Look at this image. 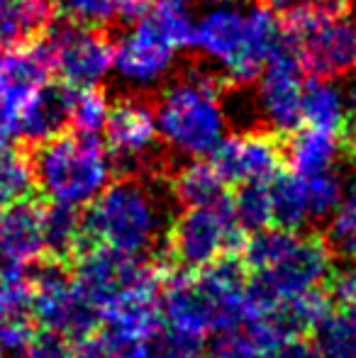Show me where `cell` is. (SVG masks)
<instances>
[{"instance_id":"cell-21","label":"cell","mask_w":356,"mask_h":358,"mask_svg":"<svg viewBox=\"0 0 356 358\" xmlns=\"http://www.w3.org/2000/svg\"><path fill=\"white\" fill-rule=\"evenodd\" d=\"M227 205L232 210L234 222L244 234H252L264 227L273 224L271 215V195L269 183H242L234 193H229Z\"/></svg>"},{"instance_id":"cell-13","label":"cell","mask_w":356,"mask_h":358,"mask_svg":"<svg viewBox=\"0 0 356 358\" xmlns=\"http://www.w3.org/2000/svg\"><path fill=\"white\" fill-rule=\"evenodd\" d=\"M178 49L142 15L122 37L113 42V69L120 78L137 88L159 83L173 69Z\"/></svg>"},{"instance_id":"cell-1","label":"cell","mask_w":356,"mask_h":358,"mask_svg":"<svg viewBox=\"0 0 356 358\" xmlns=\"http://www.w3.org/2000/svg\"><path fill=\"white\" fill-rule=\"evenodd\" d=\"M169 185L157 173H124L81 213L86 246H105L132 259H149L164 244L169 222Z\"/></svg>"},{"instance_id":"cell-20","label":"cell","mask_w":356,"mask_h":358,"mask_svg":"<svg viewBox=\"0 0 356 358\" xmlns=\"http://www.w3.org/2000/svg\"><path fill=\"white\" fill-rule=\"evenodd\" d=\"M271 195V215L276 227L285 229H303L310 224V205H308V188L305 178L293 171H280L269 180Z\"/></svg>"},{"instance_id":"cell-31","label":"cell","mask_w":356,"mask_h":358,"mask_svg":"<svg viewBox=\"0 0 356 358\" xmlns=\"http://www.w3.org/2000/svg\"><path fill=\"white\" fill-rule=\"evenodd\" d=\"M157 3H159V0H157ZM178 3H190V0H178Z\"/></svg>"},{"instance_id":"cell-12","label":"cell","mask_w":356,"mask_h":358,"mask_svg":"<svg viewBox=\"0 0 356 358\" xmlns=\"http://www.w3.org/2000/svg\"><path fill=\"white\" fill-rule=\"evenodd\" d=\"M210 156L229 185L269 183L285 166V137L266 127H247L229 137L225 134Z\"/></svg>"},{"instance_id":"cell-28","label":"cell","mask_w":356,"mask_h":358,"mask_svg":"<svg viewBox=\"0 0 356 358\" xmlns=\"http://www.w3.org/2000/svg\"><path fill=\"white\" fill-rule=\"evenodd\" d=\"M20 358H76V341L49 329H34Z\"/></svg>"},{"instance_id":"cell-8","label":"cell","mask_w":356,"mask_h":358,"mask_svg":"<svg viewBox=\"0 0 356 358\" xmlns=\"http://www.w3.org/2000/svg\"><path fill=\"white\" fill-rule=\"evenodd\" d=\"M285 39L313 78L337 80L356 73V17L342 13L310 15L285 24Z\"/></svg>"},{"instance_id":"cell-19","label":"cell","mask_w":356,"mask_h":358,"mask_svg":"<svg viewBox=\"0 0 356 358\" xmlns=\"http://www.w3.org/2000/svg\"><path fill=\"white\" fill-rule=\"evenodd\" d=\"M300 110H303V124L342 137L349 120L347 95L332 80L310 76V80H305L303 85V108Z\"/></svg>"},{"instance_id":"cell-14","label":"cell","mask_w":356,"mask_h":358,"mask_svg":"<svg viewBox=\"0 0 356 358\" xmlns=\"http://www.w3.org/2000/svg\"><path fill=\"white\" fill-rule=\"evenodd\" d=\"M73 90L64 80L42 83L17 115L20 144L34 146L71 129V105Z\"/></svg>"},{"instance_id":"cell-5","label":"cell","mask_w":356,"mask_h":358,"mask_svg":"<svg viewBox=\"0 0 356 358\" xmlns=\"http://www.w3.org/2000/svg\"><path fill=\"white\" fill-rule=\"evenodd\" d=\"M334 273V251L327 239L318 234H303L288 251L262 271L249 273V307L252 317L269 312L283 302L305 295L310 290L327 287Z\"/></svg>"},{"instance_id":"cell-30","label":"cell","mask_w":356,"mask_h":358,"mask_svg":"<svg viewBox=\"0 0 356 358\" xmlns=\"http://www.w3.org/2000/svg\"><path fill=\"white\" fill-rule=\"evenodd\" d=\"M264 358H322V356L315 349V344L305 341L303 336H293V339H285L283 344H278L273 351H269Z\"/></svg>"},{"instance_id":"cell-2","label":"cell","mask_w":356,"mask_h":358,"mask_svg":"<svg viewBox=\"0 0 356 358\" xmlns=\"http://www.w3.org/2000/svg\"><path fill=\"white\" fill-rule=\"evenodd\" d=\"M229 80L208 59L185 64L154 103L159 139L185 159H205L227 134L225 90Z\"/></svg>"},{"instance_id":"cell-26","label":"cell","mask_w":356,"mask_h":358,"mask_svg":"<svg viewBox=\"0 0 356 358\" xmlns=\"http://www.w3.org/2000/svg\"><path fill=\"white\" fill-rule=\"evenodd\" d=\"M305 188H308V205H310V220L320 222L327 220L334 213L344 195V180L337 173V169L325 171V173L303 176Z\"/></svg>"},{"instance_id":"cell-24","label":"cell","mask_w":356,"mask_h":358,"mask_svg":"<svg viewBox=\"0 0 356 358\" xmlns=\"http://www.w3.org/2000/svg\"><path fill=\"white\" fill-rule=\"evenodd\" d=\"M327 244L339 256H356V180L344 188V195L334 213L327 217Z\"/></svg>"},{"instance_id":"cell-18","label":"cell","mask_w":356,"mask_h":358,"mask_svg":"<svg viewBox=\"0 0 356 358\" xmlns=\"http://www.w3.org/2000/svg\"><path fill=\"white\" fill-rule=\"evenodd\" d=\"M42 246L44 259L71 264L73 256L86 246L81 210L57 203L42 205Z\"/></svg>"},{"instance_id":"cell-16","label":"cell","mask_w":356,"mask_h":358,"mask_svg":"<svg viewBox=\"0 0 356 358\" xmlns=\"http://www.w3.org/2000/svg\"><path fill=\"white\" fill-rule=\"evenodd\" d=\"M169 195L180 208L220 205L229 198V183L215 169L213 161L188 159L169 178Z\"/></svg>"},{"instance_id":"cell-11","label":"cell","mask_w":356,"mask_h":358,"mask_svg":"<svg viewBox=\"0 0 356 358\" xmlns=\"http://www.w3.org/2000/svg\"><path fill=\"white\" fill-rule=\"evenodd\" d=\"M303 66L283 32V44L276 49L254 80L257 88L252 95L262 127L280 137H288L290 132L303 127Z\"/></svg>"},{"instance_id":"cell-33","label":"cell","mask_w":356,"mask_h":358,"mask_svg":"<svg viewBox=\"0 0 356 358\" xmlns=\"http://www.w3.org/2000/svg\"><path fill=\"white\" fill-rule=\"evenodd\" d=\"M0 358H3V356H0Z\"/></svg>"},{"instance_id":"cell-23","label":"cell","mask_w":356,"mask_h":358,"mask_svg":"<svg viewBox=\"0 0 356 358\" xmlns=\"http://www.w3.org/2000/svg\"><path fill=\"white\" fill-rule=\"evenodd\" d=\"M313 336L322 358H356V327L337 307L315 327Z\"/></svg>"},{"instance_id":"cell-15","label":"cell","mask_w":356,"mask_h":358,"mask_svg":"<svg viewBox=\"0 0 356 358\" xmlns=\"http://www.w3.org/2000/svg\"><path fill=\"white\" fill-rule=\"evenodd\" d=\"M0 259L27 271L44 259L42 205L32 198L17 200L0 213Z\"/></svg>"},{"instance_id":"cell-17","label":"cell","mask_w":356,"mask_h":358,"mask_svg":"<svg viewBox=\"0 0 356 358\" xmlns=\"http://www.w3.org/2000/svg\"><path fill=\"white\" fill-rule=\"evenodd\" d=\"M342 137L318 127H298L285 137V166L298 176H315L337 169Z\"/></svg>"},{"instance_id":"cell-32","label":"cell","mask_w":356,"mask_h":358,"mask_svg":"<svg viewBox=\"0 0 356 358\" xmlns=\"http://www.w3.org/2000/svg\"><path fill=\"white\" fill-rule=\"evenodd\" d=\"M354 261H356V256H354Z\"/></svg>"},{"instance_id":"cell-22","label":"cell","mask_w":356,"mask_h":358,"mask_svg":"<svg viewBox=\"0 0 356 358\" xmlns=\"http://www.w3.org/2000/svg\"><path fill=\"white\" fill-rule=\"evenodd\" d=\"M118 358H203V341L171 329H159L149 339L124 344Z\"/></svg>"},{"instance_id":"cell-7","label":"cell","mask_w":356,"mask_h":358,"mask_svg":"<svg viewBox=\"0 0 356 358\" xmlns=\"http://www.w3.org/2000/svg\"><path fill=\"white\" fill-rule=\"evenodd\" d=\"M29 315L39 329L81 341L100 327L98 310L73 283L69 264L44 259L29 268Z\"/></svg>"},{"instance_id":"cell-3","label":"cell","mask_w":356,"mask_h":358,"mask_svg":"<svg viewBox=\"0 0 356 358\" xmlns=\"http://www.w3.org/2000/svg\"><path fill=\"white\" fill-rule=\"evenodd\" d=\"M280 44L283 29L262 5L242 10L222 3L205 13L193 29V47L203 59L218 64L232 85L254 83Z\"/></svg>"},{"instance_id":"cell-10","label":"cell","mask_w":356,"mask_h":358,"mask_svg":"<svg viewBox=\"0 0 356 358\" xmlns=\"http://www.w3.org/2000/svg\"><path fill=\"white\" fill-rule=\"evenodd\" d=\"M103 144L115 169H122L124 173H154V169L162 164V139L152 98L129 93L113 100L103 124Z\"/></svg>"},{"instance_id":"cell-9","label":"cell","mask_w":356,"mask_h":358,"mask_svg":"<svg viewBox=\"0 0 356 358\" xmlns=\"http://www.w3.org/2000/svg\"><path fill=\"white\" fill-rule=\"evenodd\" d=\"M39 44L47 52L52 73L71 88L98 85L113 69V37L103 27L57 15Z\"/></svg>"},{"instance_id":"cell-29","label":"cell","mask_w":356,"mask_h":358,"mask_svg":"<svg viewBox=\"0 0 356 358\" xmlns=\"http://www.w3.org/2000/svg\"><path fill=\"white\" fill-rule=\"evenodd\" d=\"M205 358H264V356L237 329V331H229V334H220L218 344L210 349V354Z\"/></svg>"},{"instance_id":"cell-6","label":"cell","mask_w":356,"mask_h":358,"mask_svg":"<svg viewBox=\"0 0 356 358\" xmlns=\"http://www.w3.org/2000/svg\"><path fill=\"white\" fill-rule=\"evenodd\" d=\"M244 236L247 234L234 222L227 200L205 208H180L164 236L169 266L200 271L225 256H234Z\"/></svg>"},{"instance_id":"cell-27","label":"cell","mask_w":356,"mask_h":358,"mask_svg":"<svg viewBox=\"0 0 356 358\" xmlns=\"http://www.w3.org/2000/svg\"><path fill=\"white\" fill-rule=\"evenodd\" d=\"M259 5L283 24L298 22L310 15L349 10V0H259Z\"/></svg>"},{"instance_id":"cell-4","label":"cell","mask_w":356,"mask_h":358,"mask_svg":"<svg viewBox=\"0 0 356 358\" xmlns=\"http://www.w3.org/2000/svg\"><path fill=\"white\" fill-rule=\"evenodd\" d=\"M24 146V144H22ZM34 190L47 203L83 210L115 178V164L95 134L76 129L27 146Z\"/></svg>"},{"instance_id":"cell-25","label":"cell","mask_w":356,"mask_h":358,"mask_svg":"<svg viewBox=\"0 0 356 358\" xmlns=\"http://www.w3.org/2000/svg\"><path fill=\"white\" fill-rule=\"evenodd\" d=\"M108 110H110V98L100 85L76 88L73 90V105H71V129L100 137L105 120H108Z\"/></svg>"}]
</instances>
